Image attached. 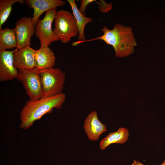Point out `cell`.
Listing matches in <instances>:
<instances>
[{"mask_svg": "<svg viewBox=\"0 0 165 165\" xmlns=\"http://www.w3.org/2000/svg\"><path fill=\"white\" fill-rule=\"evenodd\" d=\"M16 79L22 83L30 100L42 97V90L39 70L35 68L18 70Z\"/></svg>", "mask_w": 165, "mask_h": 165, "instance_id": "5b68a950", "label": "cell"}, {"mask_svg": "<svg viewBox=\"0 0 165 165\" xmlns=\"http://www.w3.org/2000/svg\"><path fill=\"white\" fill-rule=\"evenodd\" d=\"M54 20L53 32L62 43H68L79 34L76 20L71 12L62 9L57 11Z\"/></svg>", "mask_w": 165, "mask_h": 165, "instance_id": "277c9868", "label": "cell"}, {"mask_svg": "<svg viewBox=\"0 0 165 165\" xmlns=\"http://www.w3.org/2000/svg\"><path fill=\"white\" fill-rule=\"evenodd\" d=\"M17 41L13 29L6 28L0 29V51L17 48Z\"/></svg>", "mask_w": 165, "mask_h": 165, "instance_id": "9a60e30c", "label": "cell"}, {"mask_svg": "<svg viewBox=\"0 0 165 165\" xmlns=\"http://www.w3.org/2000/svg\"><path fill=\"white\" fill-rule=\"evenodd\" d=\"M67 1L71 6L78 26L79 31L78 41L85 40L84 28L87 24L92 21V18L86 16L80 12L77 7L75 0H67Z\"/></svg>", "mask_w": 165, "mask_h": 165, "instance_id": "5bb4252c", "label": "cell"}, {"mask_svg": "<svg viewBox=\"0 0 165 165\" xmlns=\"http://www.w3.org/2000/svg\"><path fill=\"white\" fill-rule=\"evenodd\" d=\"M129 135L127 129L120 127L116 131L110 133L102 140L100 142L99 147L103 150L112 144H123L128 140Z\"/></svg>", "mask_w": 165, "mask_h": 165, "instance_id": "4fadbf2b", "label": "cell"}, {"mask_svg": "<svg viewBox=\"0 0 165 165\" xmlns=\"http://www.w3.org/2000/svg\"><path fill=\"white\" fill-rule=\"evenodd\" d=\"M66 2L61 0H26L24 3L34 10L33 22L35 25L39 17L45 12L58 6L64 5Z\"/></svg>", "mask_w": 165, "mask_h": 165, "instance_id": "8fae6325", "label": "cell"}, {"mask_svg": "<svg viewBox=\"0 0 165 165\" xmlns=\"http://www.w3.org/2000/svg\"><path fill=\"white\" fill-rule=\"evenodd\" d=\"M65 99V94L62 93L38 100H29L21 111L20 127L23 129L28 130L35 121L41 119L44 115L51 112L54 109H60Z\"/></svg>", "mask_w": 165, "mask_h": 165, "instance_id": "7a4b0ae2", "label": "cell"}, {"mask_svg": "<svg viewBox=\"0 0 165 165\" xmlns=\"http://www.w3.org/2000/svg\"><path fill=\"white\" fill-rule=\"evenodd\" d=\"M14 29L17 41V49L31 45V39L35 32L32 18L25 16L20 19L16 22Z\"/></svg>", "mask_w": 165, "mask_h": 165, "instance_id": "52a82bcc", "label": "cell"}, {"mask_svg": "<svg viewBox=\"0 0 165 165\" xmlns=\"http://www.w3.org/2000/svg\"><path fill=\"white\" fill-rule=\"evenodd\" d=\"M56 58L52 50L48 47L41 46L35 50V68L38 70L53 68Z\"/></svg>", "mask_w": 165, "mask_h": 165, "instance_id": "7c38bea8", "label": "cell"}, {"mask_svg": "<svg viewBox=\"0 0 165 165\" xmlns=\"http://www.w3.org/2000/svg\"><path fill=\"white\" fill-rule=\"evenodd\" d=\"M42 97L53 96L62 93L66 79L65 73L58 68L39 70Z\"/></svg>", "mask_w": 165, "mask_h": 165, "instance_id": "3957f363", "label": "cell"}, {"mask_svg": "<svg viewBox=\"0 0 165 165\" xmlns=\"http://www.w3.org/2000/svg\"><path fill=\"white\" fill-rule=\"evenodd\" d=\"M97 1L95 0H82L80 2V7L79 9L80 12L82 14L85 15V10L87 6L93 2Z\"/></svg>", "mask_w": 165, "mask_h": 165, "instance_id": "ac0fdd59", "label": "cell"}, {"mask_svg": "<svg viewBox=\"0 0 165 165\" xmlns=\"http://www.w3.org/2000/svg\"><path fill=\"white\" fill-rule=\"evenodd\" d=\"M57 11L56 8H54L47 11L43 19H39L35 25V34L39 41L41 46L48 47L52 42L59 40L52 28Z\"/></svg>", "mask_w": 165, "mask_h": 165, "instance_id": "8992f818", "label": "cell"}, {"mask_svg": "<svg viewBox=\"0 0 165 165\" xmlns=\"http://www.w3.org/2000/svg\"><path fill=\"white\" fill-rule=\"evenodd\" d=\"M24 3V0H0V29L2 26L6 21L12 10V6L15 3Z\"/></svg>", "mask_w": 165, "mask_h": 165, "instance_id": "2e32d148", "label": "cell"}, {"mask_svg": "<svg viewBox=\"0 0 165 165\" xmlns=\"http://www.w3.org/2000/svg\"><path fill=\"white\" fill-rule=\"evenodd\" d=\"M13 50L0 51V81L12 80L17 78L18 70L13 65Z\"/></svg>", "mask_w": 165, "mask_h": 165, "instance_id": "ba28073f", "label": "cell"}, {"mask_svg": "<svg viewBox=\"0 0 165 165\" xmlns=\"http://www.w3.org/2000/svg\"><path fill=\"white\" fill-rule=\"evenodd\" d=\"M101 31L103 34L100 36L83 41L74 42L72 45L75 46L84 42L100 40L113 47L117 57H124L134 52L137 44L130 27L117 23L115 24L112 29L104 26Z\"/></svg>", "mask_w": 165, "mask_h": 165, "instance_id": "6da1fadb", "label": "cell"}, {"mask_svg": "<svg viewBox=\"0 0 165 165\" xmlns=\"http://www.w3.org/2000/svg\"><path fill=\"white\" fill-rule=\"evenodd\" d=\"M83 127L88 139L92 141L97 140L100 135L107 130L105 125L99 120L95 111L87 115L84 121Z\"/></svg>", "mask_w": 165, "mask_h": 165, "instance_id": "30bf717a", "label": "cell"}, {"mask_svg": "<svg viewBox=\"0 0 165 165\" xmlns=\"http://www.w3.org/2000/svg\"><path fill=\"white\" fill-rule=\"evenodd\" d=\"M35 50L29 45L19 49H16L13 54L14 67L17 70L35 68Z\"/></svg>", "mask_w": 165, "mask_h": 165, "instance_id": "9c48e42d", "label": "cell"}, {"mask_svg": "<svg viewBox=\"0 0 165 165\" xmlns=\"http://www.w3.org/2000/svg\"><path fill=\"white\" fill-rule=\"evenodd\" d=\"M132 165H145L141 163L139 161L136 160H134L132 163ZM160 165H165V160H164L163 161V162Z\"/></svg>", "mask_w": 165, "mask_h": 165, "instance_id": "d6986e66", "label": "cell"}, {"mask_svg": "<svg viewBox=\"0 0 165 165\" xmlns=\"http://www.w3.org/2000/svg\"><path fill=\"white\" fill-rule=\"evenodd\" d=\"M99 5V8L101 12L106 13L110 10L112 7L111 3H106L105 1L103 0H100L98 2H97Z\"/></svg>", "mask_w": 165, "mask_h": 165, "instance_id": "e0dca14e", "label": "cell"}]
</instances>
